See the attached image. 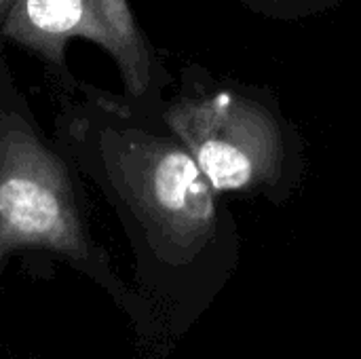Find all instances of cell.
Masks as SVG:
<instances>
[{
  "label": "cell",
  "instance_id": "6da1fadb",
  "mask_svg": "<svg viewBox=\"0 0 361 359\" xmlns=\"http://www.w3.org/2000/svg\"><path fill=\"white\" fill-rule=\"evenodd\" d=\"M57 118V140L82 178L118 214L159 267L192 269L235 241V222L161 108L78 85Z\"/></svg>",
  "mask_w": 361,
  "mask_h": 359
},
{
  "label": "cell",
  "instance_id": "7a4b0ae2",
  "mask_svg": "<svg viewBox=\"0 0 361 359\" xmlns=\"http://www.w3.org/2000/svg\"><path fill=\"white\" fill-rule=\"evenodd\" d=\"M161 116L222 199L260 197L283 205L298 193L307 171L305 140L273 87L188 63Z\"/></svg>",
  "mask_w": 361,
  "mask_h": 359
},
{
  "label": "cell",
  "instance_id": "3957f363",
  "mask_svg": "<svg viewBox=\"0 0 361 359\" xmlns=\"http://www.w3.org/2000/svg\"><path fill=\"white\" fill-rule=\"evenodd\" d=\"M80 180L57 135L42 131L0 44V269L19 250H44L87 273L104 271Z\"/></svg>",
  "mask_w": 361,
  "mask_h": 359
},
{
  "label": "cell",
  "instance_id": "277c9868",
  "mask_svg": "<svg viewBox=\"0 0 361 359\" xmlns=\"http://www.w3.org/2000/svg\"><path fill=\"white\" fill-rule=\"evenodd\" d=\"M0 38L13 40L63 78L68 42L87 38L114 59L123 95L144 108H163L173 83L129 0H15L0 25Z\"/></svg>",
  "mask_w": 361,
  "mask_h": 359
},
{
  "label": "cell",
  "instance_id": "5b68a950",
  "mask_svg": "<svg viewBox=\"0 0 361 359\" xmlns=\"http://www.w3.org/2000/svg\"><path fill=\"white\" fill-rule=\"evenodd\" d=\"M256 15H264L277 21H298L332 11L347 0H239Z\"/></svg>",
  "mask_w": 361,
  "mask_h": 359
},
{
  "label": "cell",
  "instance_id": "8992f818",
  "mask_svg": "<svg viewBox=\"0 0 361 359\" xmlns=\"http://www.w3.org/2000/svg\"><path fill=\"white\" fill-rule=\"evenodd\" d=\"M15 0H0V25H2V21H4V15H6V11L11 8V4H13Z\"/></svg>",
  "mask_w": 361,
  "mask_h": 359
}]
</instances>
